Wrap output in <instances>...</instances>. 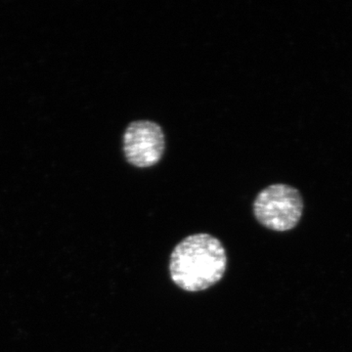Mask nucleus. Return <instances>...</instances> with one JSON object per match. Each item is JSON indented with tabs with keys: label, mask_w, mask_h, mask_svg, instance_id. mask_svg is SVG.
<instances>
[{
	"label": "nucleus",
	"mask_w": 352,
	"mask_h": 352,
	"mask_svg": "<svg viewBox=\"0 0 352 352\" xmlns=\"http://www.w3.org/2000/svg\"><path fill=\"white\" fill-rule=\"evenodd\" d=\"M226 270V248L210 234H192L180 241L170 254L171 280L183 291H205L219 283Z\"/></svg>",
	"instance_id": "obj_1"
},
{
	"label": "nucleus",
	"mask_w": 352,
	"mask_h": 352,
	"mask_svg": "<svg viewBox=\"0 0 352 352\" xmlns=\"http://www.w3.org/2000/svg\"><path fill=\"white\" fill-rule=\"evenodd\" d=\"M261 226L277 232L295 228L302 219L303 200L300 191L287 184H272L261 190L252 205Z\"/></svg>",
	"instance_id": "obj_2"
},
{
	"label": "nucleus",
	"mask_w": 352,
	"mask_h": 352,
	"mask_svg": "<svg viewBox=\"0 0 352 352\" xmlns=\"http://www.w3.org/2000/svg\"><path fill=\"white\" fill-rule=\"evenodd\" d=\"M122 150L127 163L131 166L151 168L161 161L166 150L163 129L153 120H134L122 135Z\"/></svg>",
	"instance_id": "obj_3"
}]
</instances>
